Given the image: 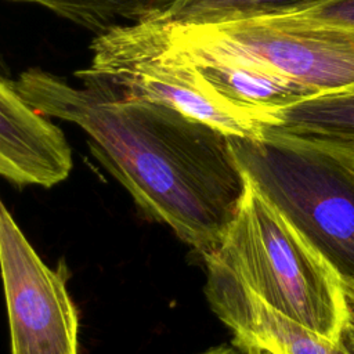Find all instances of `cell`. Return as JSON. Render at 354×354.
Returning a JSON list of instances; mask_svg holds the SVG:
<instances>
[{
	"label": "cell",
	"mask_w": 354,
	"mask_h": 354,
	"mask_svg": "<svg viewBox=\"0 0 354 354\" xmlns=\"http://www.w3.org/2000/svg\"><path fill=\"white\" fill-rule=\"evenodd\" d=\"M75 76L76 86L30 68L15 86L41 115L80 126L93 155L147 216L202 256L214 250L246 184L228 136L167 105L122 98L91 68Z\"/></svg>",
	"instance_id": "obj_1"
},
{
	"label": "cell",
	"mask_w": 354,
	"mask_h": 354,
	"mask_svg": "<svg viewBox=\"0 0 354 354\" xmlns=\"http://www.w3.org/2000/svg\"><path fill=\"white\" fill-rule=\"evenodd\" d=\"M245 181L235 218L218 246L202 256L205 266L232 277L314 333L343 343L354 325V290L299 228Z\"/></svg>",
	"instance_id": "obj_2"
},
{
	"label": "cell",
	"mask_w": 354,
	"mask_h": 354,
	"mask_svg": "<svg viewBox=\"0 0 354 354\" xmlns=\"http://www.w3.org/2000/svg\"><path fill=\"white\" fill-rule=\"evenodd\" d=\"M228 141L242 174L354 290V144L275 127Z\"/></svg>",
	"instance_id": "obj_3"
},
{
	"label": "cell",
	"mask_w": 354,
	"mask_h": 354,
	"mask_svg": "<svg viewBox=\"0 0 354 354\" xmlns=\"http://www.w3.org/2000/svg\"><path fill=\"white\" fill-rule=\"evenodd\" d=\"M90 68L126 100L167 105L210 127L243 138H260L267 112L238 105L220 94L177 51L165 21L120 25L97 35Z\"/></svg>",
	"instance_id": "obj_4"
},
{
	"label": "cell",
	"mask_w": 354,
	"mask_h": 354,
	"mask_svg": "<svg viewBox=\"0 0 354 354\" xmlns=\"http://www.w3.org/2000/svg\"><path fill=\"white\" fill-rule=\"evenodd\" d=\"M165 22L178 44L264 65L317 95L354 87V29L285 14L213 24Z\"/></svg>",
	"instance_id": "obj_5"
},
{
	"label": "cell",
	"mask_w": 354,
	"mask_h": 354,
	"mask_svg": "<svg viewBox=\"0 0 354 354\" xmlns=\"http://www.w3.org/2000/svg\"><path fill=\"white\" fill-rule=\"evenodd\" d=\"M0 272L11 354H77L79 318L65 268L43 263L0 198Z\"/></svg>",
	"instance_id": "obj_6"
},
{
	"label": "cell",
	"mask_w": 354,
	"mask_h": 354,
	"mask_svg": "<svg viewBox=\"0 0 354 354\" xmlns=\"http://www.w3.org/2000/svg\"><path fill=\"white\" fill-rule=\"evenodd\" d=\"M205 296L213 313L234 335L241 353L261 347L272 354H353L346 343H333L278 313L225 272L206 267Z\"/></svg>",
	"instance_id": "obj_7"
},
{
	"label": "cell",
	"mask_w": 354,
	"mask_h": 354,
	"mask_svg": "<svg viewBox=\"0 0 354 354\" xmlns=\"http://www.w3.org/2000/svg\"><path fill=\"white\" fill-rule=\"evenodd\" d=\"M72 165L62 130L0 75V176L19 185L53 187L69 176Z\"/></svg>",
	"instance_id": "obj_8"
},
{
	"label": "cell",
	"mask_w": 354,
	"mask_h": 354,
	"mask_svg": "<svg viewBox=\"0 0 354 354\" xmlns=\"http://www.w3.org/2000/svg\"><path fill=\"white\" fill-rule=\"evenodd\" d=\"M169 39L173 47L185 55L220 94L238 105L268 112L317 95L301 83L264 65L178 44L171 40L170 35Z\"/></svg>",
	"instance_id": "obj_9"
},
{
	"label": "cell",
	"mask_w": 354,
	"mask_h": 354,
	"mask_svg": "<svg viewBox=\"0 0 354 354\" xmlns=\"http://www.w3.org/2000/svg\"><path fill=\"white\" fill-rule=\"evenodd\" d=\"M268 127L354 144V87L268 111Z\"/></svg>",
	"instance_id": "obj_10"
},
{
	"label": "cell",
	"mask_w": 354,
	"mask_h": 354,
	"mask_svg": "<svg viewBox=\"0 0 354 354\" xmlns=\"http://www.w3.org/2000/svg\"><path fill=\"white\" fill-rule=\"evenodd\" d=\"M41 6L97 35L115 26L169 21L187 0H7Z\"/></svg>",
	"instance_id": "obj_11"
},
{
	"label": "cell",
	"mask_w": 354,
	"mask_h": 354,
	"mask_svg": "<svg viewBox=\"0 0 354 354\" xmlns=\"http://www.w3.org/2000/svg\"><path fill=\"white\" fill-rule=\"evenodd\" d=\"M322 0H187L169 19L180 24H213L292 12Z\"/></svg>",
	"instance_id": "obj_12"
},
{
	"label": "cell",
	"mask_w": 354,
	"mask_h": 354,
	"mask_svg": "<svg viewBox=\"0 0 354 354\" xmlns=\"http://www.w3.org/2000/svg\"><path fill=\"white\" fill-rule=\"evenodd\" d=\"M285 15L354 29V0H322Z\"/></svg>",
	"instance_id": "obj_13"
},
{
	"label": "cell",
	"mask_w": 354,
	"mask_h": 354,
	"mask_svg": "<svg viewBox=\"0 0 354 354\" xmlns=\"http://www.w3.org/2000/svg\"><path fill=\"white\" fill-rule=\"evenodd\" d=\"M202 354H242L235 346H218L214 348H210Z\"/></svg>",
	"instance_id": "obj_14"
},
{
	"label": "cell",
	"mask_w": 354,
	"mask_h": 354,
	"mask_svg": "<svg viewBox=\"0 0 354 354\" xmlns=\"http://www.w3.org/2000/svg\"><path fill=\"white\" fill-rule=\"evenodd\" d=\"M344 343H346V346L351 350V353L354 354V325H351V326L347 329V332H346V335H344Z\"/></svg>",
	"instance_id": "obj_15"
},
{
	"label": "cell",
	"mask_w": 354,
	"mask_h": 354,
	"mask_svg": "<svg viewBox=\"0 0 354 354\" xmlns=\"http://www.w3.org/2000/svg\"><path fill=\"white\" fill-rule=\"evenodd\" d=\"M242 354H272V353L261 347H248L242 351Z\"/></svg>",
	"instance_id": "obj_16"
},
{
	"label": "cell",
	"mask_w": 354,
	"mask_h": 354,
	"mask_svg": "<svg viewBox=\"0 0 354 354\" xmlns=\"http://www.w3.org/2000/svg\"><path fill=\"white\" fill-rule=\"evenodd\" d=\"M0 75L7 76V77L10 76V68L7 66V62L4 59V55L1 53V50H0Z\"/></svg>",
	"instance_id": "obj_17"
}]
</instances>
